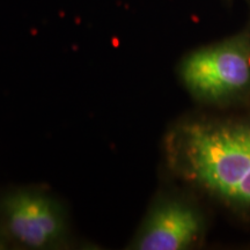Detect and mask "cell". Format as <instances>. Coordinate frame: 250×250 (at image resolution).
Wrapping results in <instances>:
<instances>
[{
    "label": "cell",
    "mask_w": 250,
    "mask_h": 250,
    "mask_svg": "<svg viewBox=\"0 0 250 250\" xmlns=\"http://www.w3.org/2000/svg\"><path fill=\"white\" fill-rule=\"evenodd\" d=\"M180 122L168 134V164L181 180L250 224V105Z\"/></svg>",
    "instance_id": "6da1fadb"
},
{
    "label": "cell",
    "mask_w": 250,
    "mask_h": 250,
    "mask_svg": "<svg viewBox=\"0 0 250 250\" xmlns=\"http://www.w3.org/2000/svg\"><path fill=\"white\" fill-rule=\"evenodd\" d=\"M179 74L188 92L203 103L228 109L250 105V24L188 54Z\"/></svg>",
    "instance_id": "7a4b0ae2"
},
{
    "label": "cell",
    "mask_w": 250,
    "mask_h": 250,
    "mask_svg": "<svg viewBox=\"0 0 250 250\" xmlns=\"http://www.w3.org/2000/svg\"><path fill=\"white\" fill-rule=\"evenodd\" d=\"M5 228L12 239L33 249L54 246L66 230L61 206L54 198L35 190H17L0 204Z\"/></svg>",
    "instance_id": "3957f363"
},
{
    "label": "cell",
    "mask_w": 250,
    "mask_h": 250,
    "mask_svg": "<svg viewBox=\"0 0 250 250\" xmlns=\"http://www.w3.org/2000/svg\"><path fill=\"white\" fill-rule=\"evenodd\" d=\"M204 232V217L195 205L176 197H166L149 211L131 248L183 250L196 246Z\"/></svg>",
    "instance_id": "277c9868"
},
{
    "label": "cell",
    "mask_w": 250,
    "mask_h": 250,
    "mask_svg": "<svg viewBox=\"0 0 250 250\" xmlns=\"http://www.w3.org/2000/svg\"><path fill=\"white\" fill-rule=\"evenodd\" d=\"M0 249H4V241H2L1 237H0Z\"/></svg>",
    "instance_id": "5b68a950"
}]
</instances>
